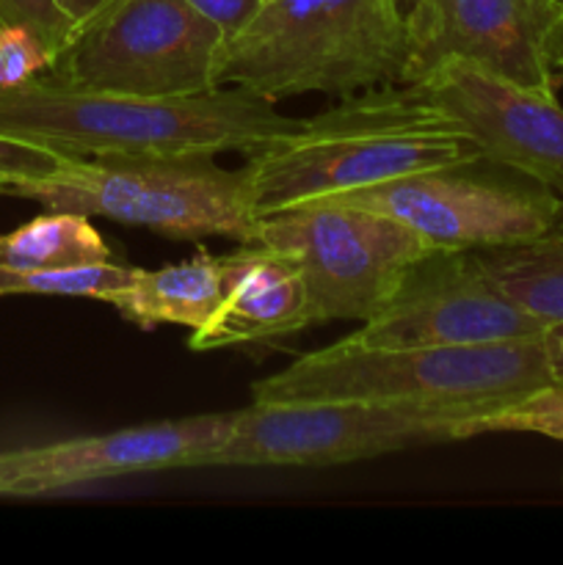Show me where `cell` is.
<instances>
[{"label": "cell", "mask_w": 563, "mask_h": 565, "mask_svg": "<svg viewBox=\"0 0 563 565\" xmlns=\"http://www.w3.org/2000/svg\"><path fill=\"white\" fill-rule=\"evenodd\" d=\"M390 3L395 6L397 17H401V20H403V25H406V22L412 20L414 9H417V6H419V0H390Z\"/></svg>", "instance_id": "cell-25"}, {"label": "cell", "mask_w": 563, "mask_h": 565, "mask_svg": "<svg viewBox=\"0 0 563 565\" xmlns=\"http://www.w3.org/2000/svg\"><path fill=\"white\" fill-rule=\"evenodd\" d=\"M561 3H563V0H561Z\"/></svg>", "instance_id": "cell-26"}, {"label": "cell", "mask_w": 563, "mask_h": 565, "mask_svg": "<svg viewBox=\"0 0 563 565\" xmlns=\"http://www.w3.org/2000/svg\"><path fill=\"white\" fill-rule=\"evenodd\" d=\"M254 246L282 254L301 270L309 326L368 320L403 270L434 248L390 215L326 199L263 215Z\"/></svg>", "instance_id": "cell-7"}, {"label": "cell", "mask_w": 563, "mask_h": 565, "mask_svg": "<svg viewBox=\"0 0 563 565\" xmlns=\"http://www.w3.org/2000/svg\"><path fill=\"white\" fill-rule=\"evenodd\" d=\"M472 138L406 83L346 94L296 136L246 158L257 215L475 158Z\"/></svg>", "instance_id": "cell-2"}, {"label": "cell", "mask_w": 563, "mask_h": 565, "mask_svg": "<svg viewBox=\"0 0 563 565\" xmlns=\"http://www.w3.org/2000/svg\"><path fill=\"white\" fill-rule=\"evenodd\" d=\"M108 3L110 0H59L61 11H64L66 20L72 22V28H81L83 22L92 20L94 14H99V11H103Z\"/></svg>", "instance_id": "cell-23"}, {"label": "cell", "mask_w": 563, "mask_h": 565, "mask_svg": "<svg viewBox=\"0 0 563 565\" xmlns=\"http://www.w3.org/2000/svg\"><path fill=\"white\" fill-rule=\"evenodd\" d=\"M406 33V86L445 61H467L535 92L557 88L561 0H419Z\"/></svg>", "instance_id": "cell-11"}, {"label": "cell", "mask_w": 563, "mask_h": 565, "mask_svg": "<svg viewBox=\"0 0 563 565\" xmlns=\"http://www.w3.org/2000/svg\"><path fill=\"white\" fill-rule=\"evenodd\" d=\"M304 119L276 110L243 86L188 97L88 92L42 75L0 88V136L53 149L64 158L147 152H263L296 136Z\"/></svg>", "instance_id": "cell-1"}, {"label": "cell", "mask_w": 563, "mask_h": 565, "mask_svg": "<svg viewBox=\"0 0 563 565\" xmlns=\"http://www.w3.org/2000/svg\"><path fill=\"white\" fill-rule=\"evenodd\" d=\"M408 33L390 0H263L232 36L219 86L279 103L298 94H346L403 83Z\"/></svg>", "instance_id": "cell-4"}, {"label": "cell", "mask_w": 563, "mask_h": 565, "mask_svg": "<svg viewBox=\"0 0 563 565\" xmlns=\"http://www.w3.org/2000/svg\"><path fill=\"white\" fill-rule=\"evenodd\" d=\"M320 199L390 215L434 248L467 252L533 241L563 202L552 188L486 154Z\"/></svg>", "instance_id": "cell-8"}, {"label": "cell", "mask_w": 563, "mask_h": 565, "mask_svg": "<svg viewBox=\"0 0 563 565\" xmlns=\"http://www.w3.org/2000/svg\"><path fill=\"white\" fill-rule=\"evenodd\" d=\"M461 439L464 419L442 414L359 401H254L237 408L202 467H337Z\"/></svg>", "instance_id": "cell-9"}, {"label": "cell", "mask_w": 563, "mask_h": 565, "mask_svg": "<svg viewBox=\"0 0 563 565\" xmlns=\"http://www.w3.org/2000/svg\"><path fill=\"white\" fill-rule=\"evenodd\" d=\"M524 312L467 248H431L414 259L351 340L381 348H450L541 337Z\"/></svg>", "instance_id": "cell-10"}, {"label": "cell", "mask_w": 563, "mask_h": 565, "mask_svg": "<svg viewBox=\"0 0 563 565\" xmlns=\"http://www.w3.org/2000/svg\"><path fill=\"white\" fill-rule=\"evenodd\" d=\"M555 384L544 334L450 348H381L346 337L254 381L252 401H359L467 423Z\"/></svg>", "instance_id": "cell-3"}, {"label": "cell", "mask_w": 563, "mask_h": 565, "mask_svg": "<svg viewBox=\"0 0 563 565\" xmlns=\"http://www.w3.org/2000/svg\"><path fill=\"white\" fill-rule=\"evenodd\" d=\"M546 356H550L552 373H555L557 384H563V323L546 326L544 331Z\"/></svg>", "instance_id": "cell-24"}, {"label": "cell", "mask_w": 563, "mask_h": 565, "mask_svg": "<svg viewBox=\"0 0 563 565\" xmlns=\"http://www.w3.org/2000/svg\"><path fill=\"white\" fill-rule=\"evenodd\" d=\"M257 257V246L248 243L241 252L213 257L199 252L193 259L163 265L155 270H132V279L105 303L116 309L127 323L138 329L182 326L196 331L213 318L215 309L232 290L237 276Z\"/></svg>", "instance_id": "cell-14"}, {"label": "cell", "mask_w": 563, "mask_h": 565, "mask_svg": "<svg viewBox=\"0 0 563 565\" xmlns=\"http://www.w3.org/2000/svg\"><path fill=\"white\" fill-rule=\"evenodd\" d=\"M127 265L99 263L83 265V268H59V270H14L0 265V296H75L108 301L132 279Z\"/></svg>", "instance_id": "cell-18"}, {"label": "cell", "mask_w": 563, "mask_h": 565, "mask_svg": "<svg viewBox=\"0 0 563 565\" xmlns=\"http://www.w3.org/2000/svg\"><path fill=\"white\" fill-rule=\"evenodd\" d=\"M110 263V248L88 215L47 210L0 235V265L14 270H59Z\"/></svg>", "instance_id": "cell-17"}, {"label": "cell", "mask_w": 563, "mask_h": 565, "mask_svg": "<svg viewBox=\"0 0 563 565\" xmlns=\"http://www.w3.org/2000/svg\"><path fill=\"white\" fill-rule=\"evenodd\" d=\"M215 158L210 152L70 158L59 171L22 182L9 196L59 213L147 226L177 241L230 237L248 246L259 226L252 182L246 169H226Z\"/></svg>", "instance_id": "cell-5"}, {"label": "cell", "mask_w": 563, "mask_h": 565, "mask_svg": "<svg viewBox=\"0 0 563 565\" xmlns=\"http://www.w3.org/2000/svg\"><path fill=\"white\" fill-rule=\"evenodd\" d=\"M226 36L185 0H110L42 77L88 92L188 97L219 86Z\"/></svg>", "instance_id": "cell-6"}, {"label": "cell", "mask_w": 563, "mask_h": 565, "mask_svg": "<svg viewBox=\"0 0 563 565\" xmlns=\"http://www.w3.org/2000/svg\"><path fill=\"white\" fill-rule=\"evenodd\" d=\"M0 31L31 33L53 61L75 28L61 11L59 0H0Z\"/></svg>", "instance_id": "cell-20"}, {"label": "cell", "mask_w": 563, "mask_h": 565, "mask_svg": "<svg viewBox=\"0 0 563 565\" xmlns=\"http://www.w3.org/2000/svg\"><path fill=\"white\" fill-rule=\"evenodd\" d=\"M70 158L20 138L0 136V193H11L17 185L42 180L59 171Z\"/></svg>", "instance_id": "cell-21"}, {"label": "cell", "mask_w": 563, "mask_h": 565, "mask_svg": "<svg viewBox=\"0 0 563 565\" xmlns=\"http://www.w3.org/2000/svg\"><path fill=\"white\" fill-rule=\"evenodd\" d=\"M185 3H191L210 22H215L226 36V42H230L232 36H237L252 22L263 0H185Z\"/></svg>", "instance_id": "cell-22"}, {"label": "cell", "mask_w": 563, "mask_h": 565, "mask_svg": "<svg viewBox=\"0 0 563 565\" xmlns=\"http://www.w3.org/2000/svg\"><path fill=\"white\" fill-rule=\"evenodd\" d=\"M309 326L307 287L301 270L282 254L257 246V257L237 276L213 318L188 340L191 351L248 345Z\"/></svg>", "instance_id": "cell-15"}, {"label": "cell", "mask_w": 563, "mask_h": 565, "mask_svg": "<svg viewBox=\"0 0 563 565\" xmlns=\"http://www.w3.org/2000/svg\"><path fill=\"white\" fill-rule=\"evenodd\" d=\"M439 105L480 154L524 171L563 196V105L467 61H445L412 83Z\"/></svg>", "instance_id": "cell-13"}, {"label": "cell", "mask_w": 563, "mask_h": 565, "mask_svg": "<svg viewBox=\"0 0 563 565\" xmlns=\"http://www.w3.org/2000/svg\"><path fill=\"white\" fill-rule=\"evenodd\" d=\"M491 279L539 323H563V202L555 218L533 241L480 248Z\"/></svg>", "instance_id": "cell-16"}, {"label": "cell", "mask_w": 563, "mask_h": 565, "mask_svg": "<svg viewBox=\"0 0 563 565\" xmlns=\"http://www.w3.org/2000/svg\"><path fill=\"white\" fill-rule=\"evenodd\" d=\"M232 419L235 412L196 414L6 450L0 452V497L33 500L127 475L202 469L204 458L226 439Z\"/></svg>", "instance_id": "cell-12"}, {"label": "cell", "mask_w": 563, "mask_h": 565, "mask_svg": "<svg viewBox=\"0 0 563 565\" xmlns=\"http://www.w3.org/2000/svg\"><path fill=\"white\" fill-rule=\"evenodd\" d=\"M480 434H539L563 441V384L533 392L511 406L464 423V436Z\"/></svg>", "instance_id": "cell-19"}]
</instances>
